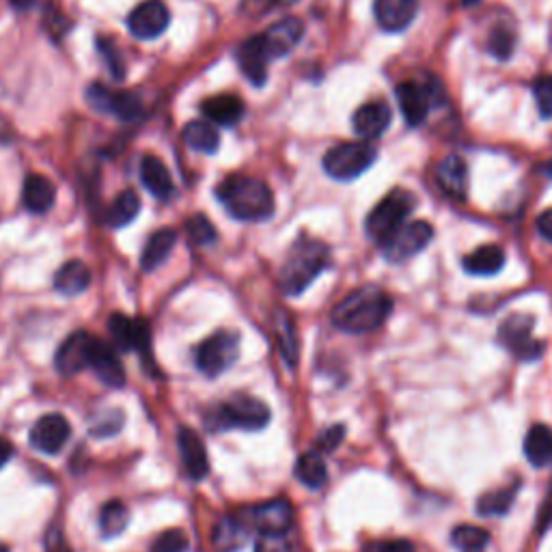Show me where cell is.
Instances as JSON below:
<instances>
[{
  "label": "cell",
  "mask_w": 552,
  "mask_h": 552,
  "mask_svg": "<svg viewBox=\"0 0 552 552\" xmlns=\"http://www.w3.org/2000/svg\"><path fill=\"white\" fill-rule=\"evenodd\" d=\"M188 548V535L179 529H169L160 533L156 540L151 542L149 552H188Z\"/></svg>",
  "instance_id": "obj_43"
},
{
  "label": "cell",
  "mask_w": 552,
  "mask_h": 552,
  "mask_svg": "<svg viewBox=\"0 0 552 552\" xmlns=\"http://www.w3.org/2000/svg\"><path fill=\"white\" fill-rule=\"evenodd\" d=\"M216 197L227 214L242 223H264L274 214V195L257 177L229 175L216 188Z\"/></svg>",
  "instance_id": "obj_3"
},
{
  "label": "cell",
  "mask_w": 552,
  "mask_h": 552,
  "mask_svg": "<svg viewBox=\"0 0 552 552\" xmlns=\"http://www.w3.org/2000/svg\"><path fill=\"white\" fill-rule=\"evenodd\" d=\"M13 458V445L7 438L0 436V468H3Z\"/></svg>",
  "instance_id": "obj_52"
},
{
  "label": "cell",
  "mask_w": 552,
  "mask_h": 552,
  "mask_svg": "<svg viewBox=\"0 0 552 552\" xmlns=\"http://www.w3.org/2000/svg\"><path fill=\"white\" fill-rule=\"evenodd\" d=\"M236 59L240 65V72L244 78L251 82L253 87H264L268 82V50H266V41L264 35H253L244 39L240 48L236 50Z\"/></svg>",
  "instance_id": "obj_17"
},
{
  "label": "cell",
  "mask_w": 552,
  "mask_h": 552,
  "mask_svg": "<svg viewBox=\"0 0 552 552\" xmlns=\"http://www.w3.org/2000/svg\"><path fill=\"white\" fill-rule=\"evenodd\" d=\"M274 328H276V341H279V348H281L285 363L289 367H296L298 354H300V343H298L296 326L292 322V317H289L283 311H279V313H276Z\"/></svg>",
  "instance_id": "obj_35"
},
{
  "label": "cell",
  "mask_w": 552,
  "mask_h": 552,
  "mask_svg": "<svg viewBox=\"0 0 552 552\" xmlns=\"http://www.w3.org/2000/svg\"><path fill=\"white\" fill-rule=\"evenodd\" d=\"M13 9L18 11H48L50 0H9Z\"/></svg>",
  "instance_id": "obj_49"
},
{
  "label": "cell",
  "mask_w": 552,
  "mask_h": 552,
  "mask_svg": "<svg viewBox=\"0 0 552 552\" xmlns=\"http://www.w3.org/2000/svg\"><path fill=\"white\" fill-rule=\"evenodd\" d=\"M255 552H296L285 535H259Z\"/></svg>",
  "instance_id": "obj_45"
},
{
  "label": "cell",
  "mask_w": 552,
  "mask_h": 552,
  "mask_svg": "<svg viewBox=\"0 0 552 552\" xmlns=\"http://www.w3.org/2000/svg\"><path fill=\"white\" fill-rule=\"evenodd\" d=\"M72 436V425L59 412L44 414L31 430V445L35 451L46 455H57Z\"/></svg>",
  "instance_id": "obj_16"
},
{
  "label": "cell",
  "mask_w": 552,
  "mask_h": 552,
  "mask_svg": "<svg viewBox=\"0 0 552 552\" xmlns=\"http://www.w3.org/2000/svg\"><path fill=\"white\" fill-rule=\"evenodd\" d=\"M333 264L330 246L322 240L311 238L307 233H300L298 240L289 248L285 264L279 274V285L285 296H300L307 292L311 283L324 270Z\"/></svg>",
  "instance_id": "obj_2"
},
{
  "label": "cell",
  "mask_w": 552,
  "mask_h": 552,
  "mask_svg": "<svg viewBox=\"0 0 552 552\" xmlns=\"http://www.w3.org/2000/svg\"><path fill=\"white\" fill-rule=\"evenodd\" d=\"M89 285H91V270L78 259L67 261V264H63L59 272L54 274V289L69 298L85 294Z\"/></svg>",
  "instance_id": "obj_29"
},
{
  "label": "cell",
  "mask_w": 552,
  "mask_h": 552,
  "mask_svg": "<svg viewBox=\"0 0 552 552\" xmlns=\"http://www.w3.org/2000/svg\"><path fill=\"white\" fill-rule=\"evenodd\" d=\"M432 240V225L425 223V220H414V223H408L399 229L389 242L382 244V255L393 261V264H402V261L419 255Z\"/></svg>",
  "instance_id": "obj_12"
},
{
  "label": "cell",
  "mask_w": 552,
  "mask_h": 552,
  "mask_svg": "<svg viewBox=\"0 0 552 552\" xmlns=\"http://www.w3.org/2000/svg\"><path fill=\"white\" fill-rule=\"evenodd\" d=\"M393 311V298L378 285H363L345 296L333 309V326L350 335H365L378 330Z\"/></svg>",
  "instance_id": "obj_1"
},
{
  "label": "cell",
  "mask_w": 552,
  "mask_h": 552,
  "mask_svg": "<svg viewBox=\"0 0 552 552\" xmlns=\"http://www.w3.org/2000/svg\"><path fill=\"white\" fill-rule=\"evenodd\" d=\"M130 512L121 501H108L100 512V531L104 537H117L128 529Z\"/></svg>",
  "instance_id": "obj_38"
},
{
  "label": "cell",
  "mask_w": 552,
  "mask_h": 552,
  "mask_svg": "<svg viewBox=\"0 0 552 552\" xmlns=\"http://www.w3.org/2000/svg\"><path fill=\"white\" fill-rule=\"evenodd\" d=\"M417 207V197L406 188H395L386 195L365 220V231L369 240L376 244H386L395 233L406 225V218Z\"/></svg>",
  "instance_id": "obj_5"
},
{
  "label": "cell",
  "mask_w": 552,
  "mask_h": 552,
  "mask_svg": "<svg viewBox=\"0 0 552 552\" xmlns=\"http://www.w3.org/2000/svg\"><path fill=\"white\" fill-rule=\"evenodd\" d=\"M524 455L537 468L552 464V430L548 425L531 427L527 438H524Z\"/></svg>",
  "instance_id": "obj_32"
},
{
  "label": "cell",
  "mask_w": 552,
  "mask_h": 552,
  "mask_svg": "<svg viewBox=\"0 0 552 552\" xmlns=\"http://www.w3.org/2000/svg\"><path fill=\"white\" fill-rule=\"evenodd\" d=\"M505 266V251L499 244H483L471 255H466L462 259V268L468 274L475 276H492L499 274Z\"/></svg>",
  "instance_id": "obj_28"
},
{
  "label": "cell",
  "mask_w": 552,
  "mask_h": 552,
  "mask_svg": "<svg viewBox=\"0 0 552 552\" xmlns=\"http://www.w3.org/2000/svg\"><path fill=\"white\" fill-rule=\"evenodd\" d=\"M481 3V0H462V5L464 7H475V5H479Z\"/></svg>",
  "instance_id": "obj_54"
},
{
  "label": "cell",
  "mask_w": 552,
  "mask_h": 552,
  "mask_svg": "<svg viewBox=\"0 0 552 552\" xmlns=\"http://www.w3.org/2000/svg\"><path fill=\"white\" fill-rule=\"evenodd\" d=\"M186 233L192 244L197 246H207L216 242V229L210 223V218H205L203 214H195L186 220Z\"/></svg>",
  "instance_id": "obj_41"
},
{
  "label": "cell",
  "mask_w": 552,
  "mask_h": 552,
  "mask_svg": "<svg viewBox=\"0 0 552 552\" xmlns=\"http://www.w3.org/2000/svg\"><path fill=\"white\" fill-rule=\"evenodd\" d=\"M251 524L242 516H225L216 522L212 544L218 552H238L251 540Z\"/></svg>",
  "instance_id": "obj_23"
},
{
  "label": "cell",
  "mask_w": 552,
  "mask_h": 552,
  "mask_svg": "<svg viewBox=\"0 0 552 552\" xmlns=\"http://www.w3.org/2000/svg\"><path fill=\"white\" fill-rule=\"evenodd\" d=\"M537 231H540V236L552 244V210H546L540 218H537L535 223Z\"/></svg>",
  "instance_id": "obj_51"
},
{
  "label": "cell",
  "mask_w": 552,
  "mask_h": 552,
  "mask_svg": "<svg viewBox=\"0 0 552 552\" xmlns=\"http://www.w3.org/2000/svg\"><path fill=\"white\" fill-rule=\"evenodd\" d=\"M294 473H296V479L302 483V486H307L309 490H320V488H324V483L328 481L326 462L322 458V453L315 451V449L300 455V458L296 460Z\"/></svg>",
  "instance_id": "obj_31"
},
{
  "label": "cell",
  "mask_w": 552,
  "mask_h": 552,
  "mask_svg": "<svg viewBox=\"0 0 552 552\" xmlns=\"http://www.w3.org/2000/svg\"><path fill=\"white\" fill-rule=\"evenodd\" d=\"M391 121H393L391 106L382 100H374L356 110L352 117V126H354V132L361 136L363 141H374V138H380L386 130H389Z\"/></svg>",
  "instance_id": "obj_21"
},
{
  "label": "cell",
  "mask_w": 552,
  "mask_h": 552,
  "mask_svg": "<svg viewBox=\"0 0 552 552\" xmlns=\"http://www.w3.org/2000/svg\"><path fill=\"white\" fill-rule=\"evenodd\" d=\"M95 44H98V52H100V57L104 59L110 76H113L115 80H123V76H126V63H123L121 54L115 46V41H110L106 37H98V39H95Z\"/></svg>",
  "instance_id": "obj_42"
},
{
  "label": "cell",
  "mask_w": 552,
  "mask_h": 552,
  "mask_svg": "<svg viewBox=\"0 0 552 552\" xmlns=\"http://www.w3.org/2000/svg\"><path fill=\"white\" fill-rule=\"evenodd\" d=\"M279 3L281 5H294V3H298V0H279Z\"/></svg>",
  "instance_id": "obj_55"
},
{
  "label": "cell",
  "mask_w": 552,
  "mask_h": 552,
  "mask_svg": "<svg viewBox=\"0 0 552 552\" xmlns=\"http://www.w3.org/2000/svg\"><path fill=\"white\" fill-rule=\"evenodd\" d=\"M240 356V335L233 330H218L195 350V365L207 378L223 376L227 369L236 365Z\"/></svg>",
  "instance_id": "obj_7"
},
{
  "label": "cell",
  "mask_w": 552,
  "mask_h": 552,
  "mask_svg": "<svg viewBox=\"0 0 552 552\" xmlns=\"http://www.w3.org/2000/svg\"><path fill=\"white\" fill-rule=\"evenodd\" d=\"M419 13V0H376L374 16L382 31L402 33Z\"/></svg>",
  "instance_id": "obj_20"
},
{
  "label": "cell",
  "mask_w": 552,
  "mask_h": 552,
  "mask_svg": "<svg viewBox=\"0 0 552 552\" xmlns=\"http://www.w3.org/2000/svg\"><path fill=\"white\" fill-rule=\"evenodd\" d=\"M345 436V427L343 425H335V427H328V430L317 438V443H315V451H320V453H330V451H335L339 445H341V440Z\"/></svg>",
  "instance_id": "obj_46"
},
{
  "label": "cell",
  "mask_w": 552,
  "mask_h": 552,
  "mask_svg": "<svg viewBox=\"0 0 552 552\" xmlns=\"http://www.w3.org/2000/svg\"><path fill=\"white\" fill-rule=\"evenodd\" d=\"M274 3H279V0H242V13L251 18H259L264 16L266 11H270Z\"/></svg>",
  "instance_id": "obj_47"
},
{
  "label": "cell",
  "mask_w": 552,
  "mask_h": 552,
  "mask_svg": "<svg viewBox=\"0 0 552 552\" xmlns=\"http://www.w3.org/2000/svg\"><path fill=\"white\" fill-rule=\"evenodd\" d=\"M87 102L98 113L110 115L119 121H136L143 117V102L130 91H115L100 82H93L87 89Z\"/></svg>",
  "instance_id": "obj_11"
},
{
  "label": "cell",
  "mask_w": 552,
  "mask_h": 552,
  "mask_svg": "<svg viewBox=\"0 0 552 552\" xmlns=\"http://www.w3.org/2000/svg\"><path fill=\"white\" fill-rule=\"evenodd\" d=\"M46 552H72L61 531H50L46 537Z\"/></svg>",
  "instance_id": "obj_48"
},
{
  "label": "cell",
  "mask_w": 552,
  "mask_h": 552,
  "mask_svg": "<svg viewBox=\"0 0 552 552\" xmlns=\"http://www.w3.org/2000/svg\"><path fill=\"white\" fill-rule=\"evenodd\" d=\"M175 244H177L175 229H158L156 233H151V238L143 248L141 268L145 272H156L164 261L171 257Z\"/></svg>",
  "instance_id": "obj_30"
},
{
  "label": "cell",
  "mask_w": 552,
  "mask_h": 552,
  "mask_svg": "<svg viewBox=\"0 0 552 552\" xmlns=\"http://www.w3.org/2000/svg\"><path fill=\"white\" fill-rule=\"evenodd\" d=\"M542 171L548 175V177H552V160H548L546 164H544V167H542Z\"/></svg>",
  "instance_id": "obj_53"
},
{
  "label": "cell",
  "mask_w": 552,
  "mask_h": 552,
  "mask_svg": "<svg viewBox=\"0 0 552 552\" xmlns=\"http://www.w3.org/2000/svg\"><path fill=\"white\" fill-rule=\"evenodd\" d=\"M376 160L378 149L367 141H358L333 147L324 156L322 164L328 177L337 179V182H352V179L361 177L365 171L374 167Z\"/></svg>",
  "instance_id": "obj_6"
},
{
  "label": "cell",
  "mask_w": 552,
  "mask_h": 552,
  "mask_svg": "<svg viewBox=\"0 0 552 552\" xmlns=\"http://www.w3.org/2000/svg\"><path fill=\"white\" fill-rule=\"evenodd\" d=\"M395 98L408 126L419 128L430 117L434 104L443 100V91H440L436 78H427L425 82L406 80L402 85H397Z\"/></svg>",
  "instance_id": "obj_8"
},
{
  "label": "cell",
  "mask_w": 552,
  "mask_h": 552,
  "mask_svg": "<svg viewBox=\"0 0 552 552\" xmlns=\"http://www.w3.org/2000/svg\"><path fill=\"white\" fill-rule=\"evenodd\" d=\"M177 447H179V458H182V464H184V473L192 481L205 479L207 473H210V458H207L201 436L192 430V427H179Z\"/></svg>",
  "instance_id": "obj_18"
},
{
  "label": "cell",
  "mask_w": 552,
  "mask_h": 552,
  "mask_svg": "<svg viewBox=\"0 0 552 552\" xmlns=\"http://www.w3.org/2000/svg\"><path fill=\"white\" fill-rule=\"evenodd\" d=\"M89 369H93L95 376H98L106 386H113V389H121V386L126 384V369H123L117 352L113 350V345H108L98 337H95V343H93Z\"/></svg>",
  "instance_id": "obj_22"
},
{
  "label": "cell",
  "mask_w": 552,
  "mask_h": 552,
  "mask_svg": "<svg viewBox=\"0 0 552 552\" xmlns=\"http://www.w3.org/2000/svg\"><path fill=\"white\" fill-rule=\"evenodd\" d=\"M93 343H95V337L89 335L87 330H78V333L69 335L61 343L57 356H54V367H57L59 374L65 378H72L80 374V371L89 369Z\"/></svg>",
  "instance_id": "obj_13"
},
{
  "label": "cell",
  "mask_w": 552,
  "mask_h": 552,
  "mask_svg": "<svg viewBox=\"0 0 552 552\" xmlns=\"http://www.w3.org/2000/svg\"><path fill=\"white\" fill-rule=\"evenodd\" d=\"M374 552H417L408 540H389L374 548Z\"/></svg>",
  "instance_id": "obj_50"
},
{
  "label": "cell",
  "mask_w": 552,
  "mask_h": 552,
  "mask_svg": "<svg viewBox=\"0 0 552 552\" xmlns=\"http://www.w3.org/2000/svg\"><path fill=\"white\" fill-rule=\"evenodd\" d=\"M182 136H184V143L190 149H195L199 154H207V156L216 154L220 145L218 130L207 121H190L184 128Z\"/></svg>",
  "instance_id": "obj_34"
},
{
  "label": "cell",
  "mask_w": 552,
  "mask_h": 552,
  "mask_svg": "<svg viewBox=\"0 0 552 552\" xmlns=\"http://www.w3.org/2000/svg\"><path fill=\"white\" fill-rule=\"evenodd\" d=\"M270 423V408L257 397L231 395L227 402L216 404L205 414V425L212 432L244 430L259 432Z\"/></svg>",
  "instance_id": "obj_4"
},
{
  "label": "cell",
  "mask_w": 552,
  "mask_h": 552,
  "mask_svg": "<svg viewBox=\"0 0 552 552\" xmlns=\"http://www.w3.org/2000/svg\"><path fill=\"white\" fill-rule=\"evenodd\" d=\"M141 182L160 201H169L175 195V184L169 169L158 156H143L141 160Z\"/></svg>",
  "instance_id": "obj_27"
},
{
  "label": "cell",
  "mask_w": 552,
  "mask_h": 552,
  "mask_svg": "<svg viewBox=\"0 0 552 552\" xmlns=\"http://www.w3.org/2000/svg\"><path fill=\"white\" fill-rule=\"evenodd\" d=\"M535 320L531 315H509L499 328V341L518 361L531 363L544 354V341L533 337Z\"/></svg>",
  "instance_id": "obj_10"
},
{
  "label": "cell",
  "mask_w": 552,
  "mask_h": 552,
  "mask_svg": "<svg viewBox=\"0 0 552 552\" xmlns=\"http://www.w3.org/2000/svg\"><path fill=\"white\" fill-rule=\"evenodd\" d=\"M201 113L210 119L214 126L220 128H233L238 126V123L244 119L246 106L244 102L238 98V95H212V98H207L201 102Z\"/></svg>",
  "instance_id": "obj_24"
},
{
  "label": "cell",
  "mask_w": 552,
  "mask_h": 552,
  "mask_svg": "<svg viewBox=\"0 0 552 552\" xmlns=\"http://www.w3.org/2000/svg\"><path fill=\"white\" fill-rule=\"evenodd\" d=\"M246 520L261 535H285L294 522V509L287 499H276L248 509Z\"/></svg>",
  "instance_id": "obj_15"
},
{
  "label": "cell",
  "mask_w": 552,
  "mask_h": 552,
  "mask_svg": "<svg viewBox=\"0 0 552 552\" xmlns=\"http://www.w3.org/2000/svg\"><path fill=\"white\" fill-rule=\"evenodd\" d=\"M520 488V483H512L507 488H496L492 492H486L477 503L479 516H505L509 507L514 503V496Z\"/></svg>",
  "instance_id": "obj_36"
},
{
  "label": "cell",
  "mask_w": 552,
  "mask_h": 552,
  "mask_svg": "<svg viewBox=\"0 0 552 552\" xmlns=\"http://www.w3.org/2000/svg\"><path fill=\"white\" fill-rule=\"evenodd\" d=\"M514 48H516L514 29H509L507 24H496L488 37V50L492 57H496L499 61H507L514 54Z\"/></svg>",
  "instance_id": "obj_39"
},
{
  "label": "cell",
  "mask_w": 552,
  "mask_h": 552,
  "mask_svg": "<svg viewBox=\"0 0 552 552\" xmlns=\"http://www.w3.org/2000/svg\"><path fill=\"white\" fill-rule=\"evenodd\" d=\"M123 412L121 410H104L100 414H95L89 432L95 438H108L119 434V430L123 427Z\"/></svg>",
  "instance_id": "obj_40"
},
{
  "label": "cell",
  "mask_w": 552,
  "mask_h": 552,
  "mask_svg": "<svg viewBox=\"0 0 552 552\" xmlns=\"http://www.w3.org/2000/svg\"><path fill=\"white\" fill-rule=\"evenodd\" d=\"M451 542L460 552H486L490 535L475 524H460V527L453 529Z\"/></svg>",
  "instance_id": "obj_37"
},
{
  "label": "cell",
  "mask_w": 552,
  "mask_h": 552,
  "mask_svg": "<svg viewBox=\"0 0 552 552\" xmlns=\"http://www.w3.org/2000/svg\"><path fill=\"white\" fill-rule=\"evenodd\" d=\"M22 203L31 214H48L57 203V186L44 175H29L22 186Z\"/></svg>",
  "instance_id": "obj_26"
},
{
  "label": "cell",
  "mask_w": 552,
  "mask_h": 552,
  "mask_svg": "<svg viewBox=\"0 0 552 552\" xmlns=\"http://www.w3.org/2000/svg\"><path fill=\"white\" fill-rule=\"evenodd\" d=\"M171 13L162 0H145L128 16V31L141 41L158 39L169 29Z\"/></svg>",
  "instance_id": "obj_14"
},
{
  "label": "cell",
  "mask_w": 552,
  "mask_h": 552,
  "mask_svg": "<svg viewBox=\"0 0 552 552\" xmlns=\"http://www.w3.org/2000/svg\"><path fill=\"white\" fill-rule=\"evenodd\" d=\"M261 35H264L270 61H276L285 57V54H289L300 44L302 35H305V24H302L300 18L289 16L272 24L270 29Z\"/></svg>",
  "instance_id": "obj_19"
},
{
  "label": "cell",
  "mask_w": 552,
  "mask_h": 552,
  "mask_svg": "<svg viewBox=\"0 0 552 552\" xmlns=\"http://www.w3.org/2000/svg\"><path fill=\"white\" fill-rule=\"evenodd\" d=\"M138 212H141V199L134 190H123L117 195V199L108 205V210L104 214L106 225L113 229H121L128 227L130 223H134Z\"/></svg>",
  "instance_id": "obj_33"
},
{
  "label": "cell",
  "mask_w": 552,
  "mask_h": 552,
  "mask_svg": "<svg viewBox=\"0 0 552 552\" xmlns=\"http://www.w3.org/2000/svg\"><path fill=\"white\" fill-rule=\"evenodd\" d=\"M438 186L443 188L445 195L455 201H466L468 195V164L460 156H447L440 160L436 169Z\"/></svg>",
  "instance_id": "obj_25"
},
{
  "label": "cell",
  "mask_w": 552,
  "mask_h": 552,
  "mask_svg": "<svg viewBox=\"0 0 552 552\" xmlns=\"http://www.w3.org/2000/svg\"><path fill=\"white\" fill-rule=\"evenodd\" d=\"M0 552H9V548H7V546H3V544H0Z\"/></svg>",
  "instance_id": "obj_56"
},
{
  "label": "cell",
  "mask_w": 552,
  "mask_h": 552,
  "mask_svg": "<svg viewBox=\"0 0 552 552\" xmlns=\"http://www.w3.org/2000/svg\"><path fill=\"white\" fill-rule=\"evenodd\" d=\"M533 95L542 119L552 117V76H542L533 82Z\"/></svg>",
  "instance_id": "obj_44"
},
{
  "label": "cell",
  "mask_w": 552,
  "mask_h": 552,
  "mask_svg": "<svg viewBox=\"0 0 552 552\" xmlns=\"http://www.w3.org/2000/svg\"><path fill=\"white\" fill-rule=\"evenodd\" d=\"M108 333L113 343L123 352H138L145 365L154 371V354H151V328L145 320H136L123 313L108 317Z\"/></svg>",
  "instance_id": "obj_9"
}]
</instances>
